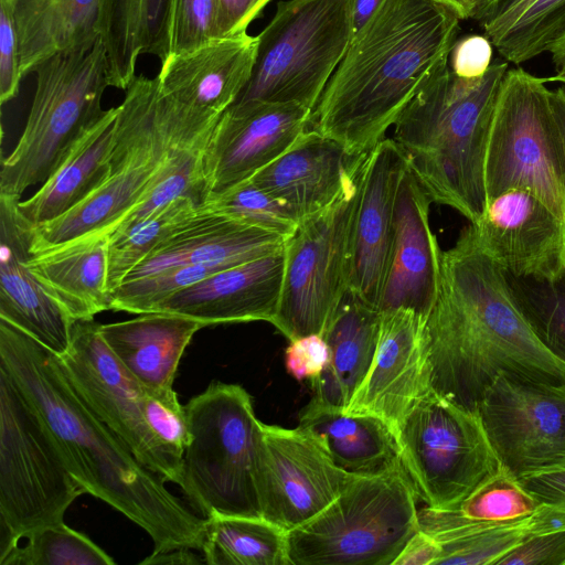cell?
Listing matches in <instances>:
<instances>
[{"label":"cell","mask_w":565,"mask_h":565,"mask_svg":"<svg viewBox=\"0 0 565 565\" xmlns=\"http://www.w3.org/2000/svg\"><path fill=\"white\" fill-rule=\"evenodd\" d=\"M0 366L41 418L62 460L89 494L145 530L153 552L202 548L205 518L192 512L89 408L60 358L0 318Z\"/></svg>","instance_id":"cell-1"},{"label":"cell","mask_w":565,"mask_h":565,"mask_svg":"<svg viewBox=\"0 0 565 565\" xmlns=\"http://www.w3.org/2000/svg\"><path fill=\"white\" fill-rule=\"evenodd\" d=\"M425 329L433 388L468 408L477 409L501 373L565 384V363L536 337L503 269L481 250L471 225L441 252Z\"/></svg>","instance_id":"cell-2"},{"label":"cell","mask_w":565,"mask_h":565,"mask_svg":"<svg viewBox=\"0 0 565 565\" xmlns=\"http://www.w3.org/2000/svg\"><path fill=\"white\" fill-rule=\"evenodd\" d=\"M458 15L433 0H383L353 35L309 128L350 156L372 150L423 83L449 58Z\"/></svg>","instance_id":"cell-3"},{"label":"cell","mask_w":565,"mask_h":565,"mask_svg":"<svg viewBox=\"0 0 565 565\" xmlns=\"http://www.w3.org/2000/svg\"><path fill=\"white\" fill-rule=\"evenodd\" d=\"M448 60L403 109L393 140L431 203L476 223L487 206V142L509 63H492L482 77L466 79L451 72Z\"/></svg>","instance_id":"cell-4"},{"label":"cell","mask_w":565,"mask_h":565,"mask_svg":"<svg viewBox=\"0 0 565 565\" xmlns=\"http://www.w3.org/2000/svg\"><path fill=\"white\" fill-rule=\"evenodd\" d=\"M417 498L398 455L353 473L326 509L288 531L290 565H392L419 529Z\"/></svg>","instance_id":"cell-5"},{"label":"cell","mask_w":565,"mask_h":565,"mask_svg":"<svg viewBox=\"0 0 565 565\" xmlns=\"http://www.w3.org/2000/svg\"><path fill=\"white\" fill-rule=\"evenodd\" d=\"M184 411L190 441L178 484L204 518L215 514L263 518L257 462L263 423L238 384L213 382Z\"/></svg>","instance_id":"cell-6"},{"label":"cell","mask_w":565,"mask_h":565,"mask_svg":"<svg viewBox=\"0 0 565 565\" xmlns=\"http://www.w3.org/2000/svg\"><path fill=\"white\" fill-rule=\"evenodd\" d=\"M125 92L107 178L66 213L31 226V254L90 234L107 235L156 179L171 139V102L157 76L136 75Z\"/></svg>","instance_id":"cell-7"},{"label":"cell","mask_w":565,"mask_h":565,"mask_svg":"<svg viewBox=\"0 0 565 565\" xmlns=\"http://www.w3.org/2000/svg\"><path fill=\"white\" fill-rule=\"evenodd\" d=\"M35 92L24 129L2 160L0 194L20 198L42 184L71 146L105 110L102 97L109 86L105 47L56 54L36 65Z\"/></svg>","instance_id":"cell-8"},{"label":"cell","mask_w":565,"mask_h":565,"mask_svg":"<svg viewBox=\"0 0 565 565\" xmlns=\"http://www.w3.org/2000/svg\"><path fill=\"white\" fill-rule=\"evenodd\" d=\"M350 0H281L257 35L252 76L233 105L298 104L311 110L351 39Z\"/></svg>","instance_id":"cell-9"},{"label":"cell","mask_w":565,"mask_h":565,"mask_svg":"<svg viewBox=\"0 0 565 565\" xmlns=\"http://www.w3.org/2000/svg\"><path fill=\"white\" fill-rule=\"evenodd\" d=\"M85 492L36 412L0 366V561L31 532L63 522Z\"/></svg>","instance_id":"cell-10"},{"label":"cell","mask_w":565,"mask_h":565,"mask_svg":"<svg viewBox=\"0 0 565 565\" xmlns=\"http://www.w3.org/2000/svg\"><path fill=\"white\" fill-rule=\"evenodd\" d=\"M523 68L502 81L487 142V203L511 190L534 193L565 221V157L551 90Z\"/></svg>","instance_id":"cell-11"},{"label":"cell","mask_w":565,"mask_h":565,"mask_svg":"<svg viewBox=\"0 0 565 565\" xmlns=\"http://www.w3.org/2000/svg\"><path fill=\"white\" fill-rule=\"evenodd\" d=\"M364 156L335 202L299 222L285 242L282 290L271 324L289 341L312 333L323 335L349 290L353 223Z\"/></svg>","instance_id":"cell-12"},{"label":"cell","mask_w":565,"mask_h":565,"mask_svg":"<svg viewBox=\"0 0 565 565\" xmlns=\"http://www.w3.org/2000/svg\"><path fill=\"white\" fill-rule=\"evenodd\" d=\"M397 446L418 498L437 510L455 509L501 465L479 411L434 388L404 422Z\"/></svg>","instance_id":"cell-13"},{"label":"cell","mask_w":565,"mask_h":565,"mask_svg":"<svg viewBox=\"0 0 565 565\" xmlns=\"http://www.w3.org/2000/svg\"><path fill=\"white\" fill-rule=\"evenodd\" d=\"M60 358L75 391L89 408L164 481L178 482L180 467L167 455L145 417L147 388L122 365L94 319L75 320L68 350Z\"/></svg>","instance_id":"cell-14"},{"label":"cell","mask_w":565,"mask_h":565,"mask_svg":"<svg viewBox=\"0 0 565 565\" xmlns=\"http://www.w3.org/2000/svg\"><path fill=\"white\" fill-rule=\"evenodd\" d=\"M477 409L501 463L515 476L565 457V384L501 373Z\"/></svg>","instance_id":"cell-15"},{"label":"cell","mask_w":565,"mask_h":565,"mask_svg":"<svg viewBox=\"0 0 565 565\" xmlns=\"http://www.w3.org/2000/svg\"><path fill=\"white\" fill-rule=\"evenodd\" d=\"M352 475L307 430L263 423L256 482L265 520L286 531L303 524L340 494Z\"/></svg>","instance_id":"cell-16"},{"label":"cell","mask_w":565,"mask_h":565,"mask_svg":"<svg viewBox=\"0 0 565 565\" xmlns=\"http://www.w3.org/2000/svg\"><path fill=\"white\" fill-rule=\"evenodd\" d=\"M426 317L408 308L381 312L372 363L344 412L382 419L396 441L416 405L433 390Z\"/></svg>","instance_id":"cell-17"},{"label":"cell","mask_w":565,"mask_h":565,"mask_svg":"<svg viewBox=\"0 0 565 565\" xmlns=\"http://www.w3.org/2000/svg\"><path fill=\"white\" fill-rule=\"evenodd\" d=\"M470 225L481 250L507 273L537 280L565 273V221L534 193L504 192Z\"/></svg>","instance_id":"cell-18"},{"label":"cell","mask_w":565,"mask_h":565,"mask_svg":"<svg viewBox=\"0 0 565 565\" xmlns=\"http://www.w3.org/2000/svg\"><path fill=\"white\" fill-rule=\"evenodd\" d=\"M312 110L298 104L232 105L204 151L209 193L249 180L287 151L309 128Z\"/></svg>","instance_id":"cell-19"},{"label":"cell","mask_w":565,"mask_h":565,"mask_svg":"<svg viewBox=\"0 0 565 565\" xmlns=\"http://www.w3.org/2000/svg\"><path fill=\"white\" fill-rule=\"evenodd\" d=\"M407 170L393 138L381 140L361 164L349 290L377 310L391 265L397 194Z\"/></svg>","instance_id":"cell-20"},{"label":"cell","mask_w":565,"mask_h":565,"mask_svg":"<svg viewBox=\"0 0 565 565\" xmlns=\"http://www.w3.org/2000/svg\"><path fill=\"white\" fill-rule=\"evenodd\" d=\"M20 200L0 194V318L61 356L71 345L74 320L26 265L32 225L19 212Z\"/></svg>","instance_id":"cell-21"},{"label":"cell","mask_w":565,"mask_h":565,"mask_svg":"<svg viewBox=\"0 0 565 565\" xmlns=\"http://www.w3.org/2000/svg\"><path fill=\"white\" fill-rule=\"evenodd\" d=\"M284 270L282 247L217 271L175 292L152 312L180 315L205 327L249 321L273 323L280 301Z\"/></svg>","instance_id":"cell-22"},{"label":"cell","mask_w":565,"mask_h":565,"mask_svg":"<svg viewBox=\"0 0 565 565\" xmlns=\"http://www.w3.org/2000/svg\"><path fill=\"white\" fill-rule=\"evenodd\" d=\"M364 154L350 156L337 141L308 128L250 180L301 222L335 202Z\"/></svg>","instance_id":"cell-23"},{"label":"cell","mask_w":565,"mask_h":565,"mask_svg":"<svg viewBox=\"0 0 565 565\" xmlns=\"http://www.w3.org/2000/svg\"><path fill=\"white\" fill-rule=\"evenodd\" d=\"M257 49V35L244 32L169 55L157 75L160 90L190 109L221 116L247 85Z\"/></svg>","instance_id":"cell-24"},{"label":"cell","mask_w":565,"mask_h":565,"mask_svg":"<svg viewBox=\"0 0 565 565\" xmlns=\"http://www.w3.org/2000/svg\"><path fill=\"white\" fill-rule=\"evenodd\" d=\"M430 203L408 169L397 194L393 250L380 312L408 308L426 317L434 303L443 250L429 224Z\"/></svg>","instance_id":"cell-25"},{"label":"cell","mask_w":565,"mask_h":565,"mask_svg":"<svg viewBox=\"0 0 565 565\" xmlns=\"http://www.w3.org/2000/svg\"><path fill=\"white\" fill-rule=\"evenodd\" d=\"M286 239L277 233L201 210L138 264L124 281L188 265L223 270L275 253L284 247Z\"/></svg>","instance_id":"cell-26"},{"label":"cell","mask_w":565,"mask_h":565,"mask_svg":"<svg viewBox=\"0 0 565 565\" xmlns=\"http://www.w3.org/2000/svg\"><path fill=\"white\" fill-rule=\"evenodd\" d=\"M205 326L174 313L147 312L100 324V334L122 365L150 392L172 391L180 359Z\"/></svg>","instance_id":"cell-27"},{"label":"cell","mask_w":565,"mask_h":565,"mask_svg":"<svg viewBox=\"0 0 565 565\" xmlns=\"http://www.w3.org/2000/svg\"><path fill=\"white\" fill-rule=\"evenodd\" d=\"M119 108L104 111L67 150L41 188L18 209L32 226L54 220L85 200L107 178Z\"/></svg>","instance_id":"cell-28"},{"label":"cell","mask_w":565,"mask_h":565,"mask_svg":"<svg viewBox=\"0 0 565 565\" xmlns=\"http://www.w3.org/2000/svg\"><path fill=\"white\" fill-rule=\"evenodd\" d=\"M108 242L90 234L30 254L26 265L46 292L75 320L110 309Z\"/></svg>","instance_id":"cell-29"},{"label":"cell","mask_w":565,"mask_h":565,"mask_svg":"<svg viewBox=\"0 0 565 565\" xmlns=\"http://www.w3.org/2000/svg\"><path fill=\"white\" fill-rule=\"evenodd\" d=\"M381 312L351 290L343 296L323 337L330 360L326 370L311 381L313 397L345 409L372 363Z\"/></svg>","instance_id":"cell-30"},{"label":"cell","mask_w":565,"mask_h":565,"mask_svg":"<svg viewBox=\"0 0 565 565\" xmlns=\"http://www.w3.org/2000/svg\"><path fill=\"white\" fill-rule=\"evenodd\" d=\"M172 0H102L99 38L106 52L109 86L126 90L140 55L161 63L169 55Z\"/></svg>","instance_id":"cell-31"},{"label":"cell","mask_w":565,"mask_h":565,"mask_svg":"<svg viewBox=\"0 0 565 565\" xmlns=\"http://www.w3.org/2000/svg\"><path fill=\"white\" fill-rule=\"evenodd\" d=\"M102 0H13L22 77L45 60L92 47Z\"/></svg>","instance_id":"cell-32"},{"label":"cell","mask_w":565,"mask_h":565,"mask_svg":"<svg viewBox=\"0 0 565 565\" xmlns=\"http://www.w3.org/2000/svg\"><path fill=\"white\" fill-rule=\"evenodd\" d=\"M298 427L313 435L332 461L351 472H369L398 455L396 438L380 418L348 413L315 397L299 416Z\"/></svg>","instance_id":"cell-33"},{"label":"cell","mask_w":565,"mask_h":565,"mask_svg":"<svg viewBox=\"0 0 565 565\" xmlns=\"http://www.w3.org/2000/svg\"><path fill=\"white\" fill-rule=\"evenodd\" d=\"M480 24L498 53L519 65L565 32V0H501Z\"/></svg>","instance_id":"cell-34"},{"label":"cell","mask_w":565,"mask_h":565,"mask_svg":"<svg viewBox=\"0 0 565 565\" xmlns=\"http://www.w3.org/2000/svg\"><path fill=\"white\" fill-rule=\"evenodd\" d=\"M201 552L209 565H290L288 531L264 518H206Z\"/></svg>","instance_id":"cell-35"},{"label":"cell","mask_w":565,"mask_h":565,"mask_svg":"<svg viewBox=\"0 0 565 565\" xmlns=\"http://www.w3.org/2000/svg\"><path fill=\"white\" fill-rule=\"evenodd\" d=\"M201 206L190 198H180L127 228L108 235L109 292L115 290L159 245L188 225Z\"/></svg>","instance_id":"cell-36"},{"label":"cell","mask_w":565,"mask_h":565,"mask_svg":"<svg viewBox=\"0 0 565 565\" xmlns=\"http://www.w3.org/2000/svg\"><path fill=\"white\" fill-rule=\"evenodd\" d=\"M542 502L502 463L455 509L457 516L475 525H494L533 514Z\"/></svg>","instance_id":"cell-37"},{"label":"cell","mask_w":565,"mask_h":565,"mask_svg":"<svg viewBox=\"0 0 565 565\" xmlns=\"http://www.w3.org/2000/svg\"><path fill=\"white\" fill-rule=\"evenodd\" d=\"M503 271L512 296L536 337L565 363V273L554 280H537Z\"/></svg>","instance_id":"cell-38"},{"label":"cell","mask_w":565,"mask_h":565,"mask_svg":"<svg viewBox=\"0 0 565 565\" xmlns=\"http://www.w3.org/2000/svg\"><path fill=\"white\" fill-rule=\"evenodd\" d=\"M0 565H114L115 561L86 535L64 522L43 526L25 536Z\"/></svg>","instance_id":"cell-39"},{"label":"cell","mask_w":565,"mask_h":565,"mask_svg":"<svg viewBox=\"0 0 565 565\" xmlns=\"http://www.w3.org/2000/svg\"><path fill=\"white\" fill-rule=\"evenodd\" d=\"M201 210L288 238L299 221L250 179L222 192L209 193Z\"/></svg>","instance_id":"cell-40"},{"label":"cell","mask_w":565,"mask_h":565,"mask_svg":"<svg viewBox=\"0 0 565 565\" xmlns=\"http://www.w3.org/2000/svg\"><path fill=\"white\" fill-rule=\"evenodd\" d=\"M217 271L221 270L209 266L188 265L125 280L110 292V309L138 315L152 312L175 292Z\"/></svg>","instance_id":"cell-41"},{"label":"cell","mask_w":565,"mask_h":565,"mask_svg":"<svg viewBox=\"0 0 565 565\" xmlns=\"http://www.w3.org/2000/svg\"><path fill=\"white\" fill-rule=\"evenodd\" d=\"M216 38V0L171 1L169 55L185 53Z\"/></svg>","instance_id":"cell-42"},{"label":"cell","mask_w":565,"mask_h":565,"mask_svg":"<svg viewBox=\"0 0 565 565\" xmlns=\"http://www.w3.org/2000/svg\"><path fill=\"white\" fill-rule=\"evenodd\" d=\"M143 409L152 435L180 467L183 451L190 441V433L184 406L179 403L177 393L173 390L164 393L147 390Z\"/></svg>","instance_id":"cell-43"},{"label":"cell","mask_w":565,"mask_h":565,"mask_svg":"<svg viewBox=\"0 0 565 565\" xmlns=\"http://www.w3.org/2000/svg\"><path fill=\"white\" fill-rule=\"evenodd\" d=\"M19 36L14 19L13 0H0V100L10 102L19 93Z\"/></svg>","instance_id":"cell-44"},{"label":"cell","mask_w":565,"mask_h":565,"mask_svg":"<svg viewBox=\"0 0 565 565\" xmlns=\"http://www.w3.org/2000/svg\"><path fill=\"white\" fill-rule=\"evenodd\" d=\"M495 565H565V530L526 536Z\"/></svg>","instance_id":"cell-45"},{"label":"cell","mask_w":565,"mask_h":565,"mask_svg":"<svg viewBox=\"0 0 565 565\" xmlns=\"http://www.w3.org/2000/svg\"><path fill=\"white\" fill-rule=\"evenodd\" d=\"M285 351V366L296 380H315L328 366L329 345L323 335L312 333L289 341Z\"/></svg>","instance_id":"cell-46"},{"label":"cell","mask_w":565,"mask_h":565,"mask_svg":"<svg viewBox=\"0 0 565 565\" xmlns=\"http://www.w3.org/2000/svg\"><path fill=\"white\" fill-rule=\"evenodd\" d=\"M493 45L484 34H467L456 40L450 54L449 67L466 79L482 77L491 66Z\"/></svg>","instance_id":"cell-47"},{"label":"cell","mask_w":565,"mask_h":565,"mask_svg":"<svg viewBox=\"0 0 565 565\" xmlns=\"http://www.w3.org/2000/svg\"><path fill=\"white\" fill-rule=\"evenodd\" d=\"M519 479L542 503L565 508V457L527 471Z\"/></svg>","instance_id":"cell-48"},{"label":"cell","mask_w":565,"mask_h":565,"mask_svg":"<svg viewBox=\"0 0 565 565\" xmlns=\"http://www.w3.org/2000/svg\"><path fill=\"white\" fill-rule=\"evenodd\" d=\"M218 36H232L247 32L270 0H216Z\"/></svg>","instance_id":"cell-49"},{"label":"cell","mask_w":565,"mask_h":565,"mask_svg":"<svg viewBox=\"0 0 565 565\" xmlns=\"http://www.w3.org/2000/svg\"><path fill=\"white\" fill-rule=\"evenodd\" d=\"M440 545L429 533L418 529L405 543L392 565H435Z\"/></svg>","instance_id":"cell-50"},{"label":"cell","mask_w":565,"mask_h":565,"mask_svg":"<svg viewBox=\"0 0 565 565\" xmlns=\"http://www.w3.org/2000/svg\"><path fill=\"white\" fill-rule=\"evenodd\" d=\"M455 12L460 20L487 18L501 0H433Z\"/></svg>","instance_id":"cell-51"},{"label":"cell","mask_w":565,"mask_h":565,"mask_svg":"<svg viewBox=\"0 0 565 565\" xmlns=\"http://www.w3.org/2000/svg\"><path fill=\"white\" fill-rule=\"evenodd\" d=\"M193 548L180 547L166 552H152L140 562L142 565H196L203 564V557L194 554Z\"/></svg>","instance_id":"cell-52"},{"label":"cell","mask_w":565,"mask_h":565,"mask_svg":"<svg viewBox=\"0 0 565 565\" xmlns=\"http://www.w3.org/2000/svg\"><path fill=\"white\" fill-rule=\"evenodd\" d=\"M382 1L383 0H350L353 35L365 24Z\"/></svg>","instance_id":"cell-53"},{"label":"cell","mask_w":565,"mask_h":565,"mask_svg":"<svg viewBox=\"0 0 565 565\" xmlns=\"http://www.w3.org/2000/svg\"><path fill=\"white\" fill-rule=\"evenodd\" d=\"M550 99L565 157V85L551 90Z\"/></svg>","instance_id":"cell-54"},{"label":"cell","mask_w":565,"mask_h":565,"mask_svg":"<svg viewBox=\"0 0 565 565\" xmlns=\"http://www.w3.org/2000/svg\"><path fill=\"white\" fill-rule=\"evenodd\" d=\"M547 52L551 54L555 67L565 64V32L553 42Z\"/></svg>","instance_id":"cell-55"},{"label":"cell","mask_w":565,"mask_h":565,"mask_svg":"<svg viewBox=\"0 0 565 565\" xmlns=\"http://www.w3.org/2000/svg\"><path fill=\"white\" fill-rule=\"evenodd\" d=\"M546 82H557L565 85V64L556 67V73L551 77L545 78Z\"/></svg>","instance_id":"cell-56"}]
</instances>
